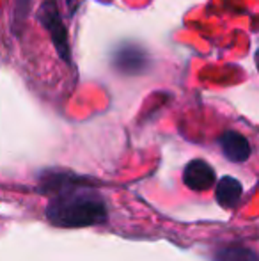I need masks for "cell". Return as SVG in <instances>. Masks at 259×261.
<instances>
[{
    "mask_svg": "<svg viewBox=\"0 0 259 261\" xmlns=\"http://www.w3.org/2000/svg\"><path fill=\"white\" fill-rule=\"evenodd\" d=\"M76 0H66V4H68V7L69 9H73V4H75Z\"/></svg>",
    "mask_w": 259,
    "mask_h": 261,
    "instance_id": "obj_9",
    "label": "cell"
},
{
    "mask_svg": "<svg viewBox=\"0 0 259 261\" xmlns=\"http://www.w3.org/2000/svg\"><path fill=\"white\" fill-rule=\"evenodd\" d=\"M183 183L188 189L195 190V192H204L210 190L217 183V174H215L213 167L208 162L195 158L185 167L183 171Z\"/></svg>",
    "mask_w": 259,
    "mask_h": 261,
    "instance_id": "obj_3",
    "label": "cell"
},
{
    "mask_svg": "<svg viewBox=\"0 0 259 261\" xmlns=\"http://www.w3.org/2000/svg\"><path fill=\"white\" fill-rule=\"evenodd\" d=\"M39 20H41L43 27L48 31L50 38H52L53 46L57 48L61 57L66 62H71V50H69V41H68V32L61 20L59 7H57L55 0H46L43 2L41 11H39Z\"/></svg>",
    "mask_w": 259,
    "mask_h": 261,
    "instance_id": "obj_2",
    "label": "cell"
},
{
    "mask_svg": "<svg viewBox=\"0 0 259 261\" xmlns=\"http://www.w3.org/2000/svg\"><path fill=\"white\" fill-rule=\"evenodd\" d=\"M114 64L123 73H140L146 69V52L137 45H123L114 54Z\"/></svg>",
    "mask_w": 259,
    "mask_h": 261,
    "instance_id": "obj_5",
    "label": "cell"
},
{
    "mask_svg": "<svg viewBox=\"0 0 259 261\" xmlns=\"http://www.w3.org/2000/svg\"><path fill=\"white\" fill-rule=\"evenodd\" d=\"M213 261H257V254L243 245H224L215 251Z\"/></svg>",
    "mask_w": 259,
    "mask_h": 261,
    "instance_id": "obj_7",
    "label": "cell"
},
{
    "mask_svg": "<svg viewBox=\"0 0 259 261\" xmlns=\"http://www.w3.org/2000/svg\"><path fill=\"white\" fill-rule=\"evenodd\" d=\"M215 185H217V189H215V199H217V203L222 208H235L240 203V199L243 196V187L236 178L224 176Z\"/></svg>",
    "mask_w": 259,
    "mask_h": 261,
    "instance_id": "obj_6",
    "label": "cell"
},
{
    "mask_svg": "<svg viewBox=\"0 0 259 261\" xmlns=\"http://www.w3.org/2000/svg\"><path fill=\"white\" fill-rule=\"evenodd\" d=\"M218 142H220L222 153L225 155V158L235 162V164L247 162L250 156V153H252L249 139L235 130H229V132H225V134H222L220 139H218Z\"/></svg>",
    "mask_w": 259,
    "mask_h": 261,
    "instance_id": "obj_4",
    "label": "cell"
},
{
    "mask_svg": "<svg viewBox=\"0 0 259 261\" xmlns=\"http://www.w3.org/2000/svg\"><path fill=\"white\" fill-rule=\"evenodd\" d=\"M31 2L32 0H18L16 2V16L20 18V20H23L28 14V11H31Z\"/></svg>",
    "mask_w": 259,
    "mask_h": 261,
    "instance_id": "obj_8",
    "label": "cell"
},
{
    "mask_svg": "<svg viewBox=\"0 0 259 261\" xmlns=\"http://www.w3.org/2000/svg\"><path fill=\"white\" fill-rule=\"evenodd\" d=\"M53 197L46 206V217L59 227H87L107 220V204L94 190L76 185V176L55 174Z\"/></svg>",
    "mask_w": 259,
    "mask_h": 261,
    "instance_id": "obj_1",
    "label": "cell"
}]
</instances>
